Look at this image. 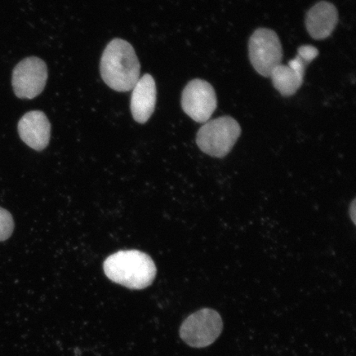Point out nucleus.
<instances>
[{"mask_svg":"<svg viewBox=\"0 0 356 356\" xmlns=\"http://www.w3.org/2000/svg\"><path fill=\"white\" fill-rule=\"evenodd\" d=\"M100 71L104 81L113 90H131L140 72V64L131 44L120 38L111 41L102 56Z\"/></svg>","mask_w":356,"mask_h":356,"instance_id":"nucleus-1","label":"nucleus"},{"mask_svg":"<svg viewBox=\"0 0 356 356\" xmlns=\"http://www.w3.org/2000/svg\"><path fill=\"white\" fill-rule=\"evenodd\" d=\"M104 269L111 282L131 289L149 286L157 273L152 258L137 250L114 253L106 258Z\"/></svg>","mask_w":356,"mask_h":356,"instance_id":"nucleus-2","label":"nucleus"},{"mask_svg":"<svg viewBox=\"0 0 356 356\" xmlns=\"http://www.w3.org/2000/svg\"><path fill=\"white\" fill-rule=\"evenodd\" d=\"M241 135V127L235 119L221 117L204 123L197 135V144L204 154L222 158L233 149Z\"/></svg>","mask_w":356,"mask_h":356,"instance_id":"nucleus-3","label":"nucleus"},{"mask_svg":"<svg viewBox=\"0 0 356 356\" xmlns=\"http://www.w3.org/2000/svg\"><path fill=\"white\" fill-rule=\"evenodd\" d=\"M222 330V320L218 312L211 309H200L189 316L182 323L180 337L194 348H204L213 343Z\"/></svg>","mask_w":356,"mask_h":356,"instance_id":"nucleus-4","label":"nucleus"},{"mask_svg":"<svg viewBox=\"0 0 356 356\" xmlns=\"http://www.w3.org/2000/svg\"><path fill=\"white\" fill-rule=\"evenodd\" d=\"M249 58L253 68L262 76L270 77L271 71L282 64L283 49L274 31L259 29L249 40Z\"/></svg>","mask_w":356,"mask_h":356,"instance_id":"nucleus-5","label":"nucleus"},{"mask_svg":"<svg viewBox=\"0 0 356 356\" xmlns=\"http://www.w3.org/2000/svg\"><path fill=\"white\" fill-rule=\"evenodd\" d=\"M47 77V66L42 59L26 58L13 70V91L19 99H33L44 90Z\"/></svg>","mask_w":356,"mask_h":356,"instance_id":"nucleus-6","label":"nucleus"},{"mask_svg":"<svg viewBox=\"0 0 356 356\" xmlns=\"http://www.w3.org/2000/svg\"><path fill=\"white\" fill-rule=\"evenodd\" d=\"M181 106L195 122L206 123L217 108L215 89L204 80H191L182 92Z\"/></svg>","mask_w":356,"mask_h":356,"instance_id":"nucleus-7","label":"nucleus"},{"mask_svg":"<svg viewBox=\"0 0 356 356\" xmlns=\"http://www.w3.org/2000/svg\"><path fill=\"white\" fill-rule=\"evenodd\" d=\"M51 123L41 111H32L20 119L17 131L21 140L37 151L47 148L51 139Z\"/></svg>","mask_w":356,"mask_h":356,"instance_id":"nucleus-8","label":"nucleus"},{"mask_svg":"<svg viewBox=\"0 0 356 356\" xmlns=\"http://www.w3.org/2000/svg\"><path fill=\"white\" fill-rule=\"evenodd\" d=\"M132 89L131 110L133 118L136 122L144 124L153 115L157 101L154 79L150 74H145Z\"/></svg>","mask_w":356,"mask_h":356,"instance_id":"nucleus-9","label":"nucleus"},{"mask_svg":"<svg viewBox=\"0 0 356 356\" xmlns=\"http://www.w3.org/2000/svg\"><path fill=\"white\" fill-rule=\"evenodd\" d=\"M306 64L299 56L289 61L288 65H279L271 71L270 77L275 89L284 97L295 95L304 82Z\"/></svg>","mask_w":356,"mask_h":356,"instance_id":"nucleus-10","label":"nucleus"},{"mask_svg":"<svg viewBox=\"0 0 356 356\" xmlns=\"http://www.w3.org/2000/svg\"><path fill=\"white\" fill-rule=\"evenodd\" d=\"M338 12L332 3L321 1L312 7L306 15V28L312 38L326 39L336 29Z\"/></svg>","mask_w":356,"mask_h":356,"instance_id":"nucleus-11","label":"nucleus"},{"mask_svg":"<svg viewBox=\"0 0 356 356\" xmlns=\"http://www.w3.org/2000/svg\"><path fill=\"white\" fill-rule=\"evenodd\" d=\"M15 229L11 213L0 207V242L6 241L13 234Z\"/></svg>","mask_w":356,"mask_h":356,"instance_id":"nucleus-12","label":"nucleus"},{"mask_svg":"<svg viewBox=\"0 0 356 356\" xmlns=\"http://www.w3.org/2000/svg\"><path fill=\"white\" fill-rule=\"evenodd\" d=\"M298 56H299L306 64H309L316 57L318 56V50L317 48L309 46H302L298 49Z\"/></svg>","mask_w":356,"mask_h":356,"instance_id":"nucleus-13","label":"nucleus"},{"mask_svg":"<svg viewBox=\"0 0 356 356\" xmlns=\"http://www.w3.org/2000/svg\"><path fill=\"white\" fill-rule=\"evenodd\" d=\"M355 200H354L353 204H351V207H350V216H351V219H353L354 224H355Z\"/></svg>","mask_w":356,"mask_h":356,"instance_id":"nucleus-14","label":"nucleus"}]
</instances>
